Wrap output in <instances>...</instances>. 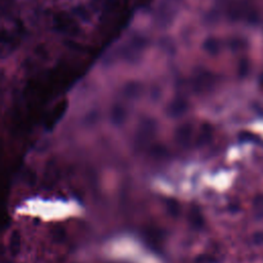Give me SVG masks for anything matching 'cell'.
Returning <instances> with one entry per match:
<instances>
[{"instance_id": "1", "label": "cell", "mask_w": 263, "mask_h": 263, "mask_svg": "<svg viewBox=\"0 0 263 263\" xmlns=\"http://www.w3.org/2000/svg\"><path fill=\"white\" fill-rule=\"evenodd\" d=\"M190 127L186 126V127H182L180 129V131L177 133V139L179 140L180 143H186L187 140L190 138Z\"/></svg>"}]
</instances>
